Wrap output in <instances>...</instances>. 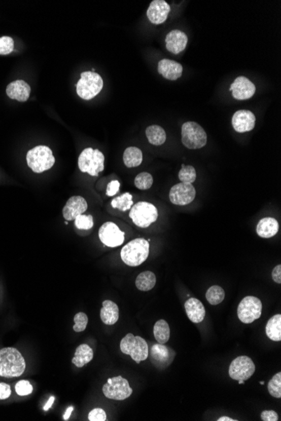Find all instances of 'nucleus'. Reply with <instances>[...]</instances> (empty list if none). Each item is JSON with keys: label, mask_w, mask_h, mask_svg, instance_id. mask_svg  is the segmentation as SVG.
Instances as JSON below:
<instances>
[{"label": "nucleus", "mask_w": 281, "mask_h": 421, "mask_svg": "<svg viewBox=\"0 0 281 421\" xmlns=\"http://www.w3.org/2000/svg\"><path fill=\"white\" fill-rule=\"evenodd\" d=\"M157 208L150 203L138 202L132 205L130 218L134 224L140 228H148L158 219Z\"/></svg>", "instance_id": "nucleus-8"}, {"label": "nucleus", "mask_w": 281, "mask_h": 421, "mask_svg": "<svg viewBox=\"0 0 281 421\" xmlns=\"http://www.w3.org/2000/svg\"><path fill=\"white\" fill-rule=\"evenodd\" d=\"M237 382H238V384H239V385H243V384H244L245 382V381H243V380H238Z\"/></svg>", "instance_id": "nucleus-48"}, {"label": "nucleus", "mask_w": 281, "mask_h": 421, "mask_svg": "<svg viewBox=\"0 0 281 421\" xmlns=\"http://www.w3.org/2000/svg\"><path fill=\"white\" fill-rule=\"evenodd\" d=\"M15 48L14 40L10 36L0 37V55L11 53Z\"/></svg>", "instance_id": "nucleus-38"}, {"label": "nucleus", "mask_w": 281, "mask_h": 421, "mask_svg": "<svg viewBox=\"0 0 281 421\" xmlns=\"http://www.w3.org/2000/svg\"><path fill=\"white\" fill-rule=\"evenodd\" d=\"M54 401L55 397H50L49 400L47 401V404H46V405H45L44 408H43V409H44L45 411H47V410H49V409H51V407L52 406V404H53Z\"/></svg>", "instance_id": "nucleus-45"}, {"label": "nucleus", "mask_w": 281, "mask_h": 421, "mask_svg": "<svg viewBox=\"0 0 281 421\" xmlns=\"http://www.w3.org/2000/svg\"><path fill=\"white\" fill-rule=\"evenodd\" d=\"M229 91H232V97L235 99L246 100L254 96L256 88L249 79L241 76L235 79L230 87Z\"/></svg>", "instance_id": "nucleus-15"}, {"label": "nucleus", "mask_w": 281, "mask_h": 421, "mask_svg": "<svg viewBox=\"0 0 281 421\" xmlns=\"http://www.w3.org/2000/svg\"><path fill=\"white\" fill-rule=\"evenodd\" d=\"M120 186H121V184L117 180H113L111 182H109L107 190H106V195H108L110 197L115 196L118 193Z\"/></svg>", "instance_id": "nucleus-41"}, {"label": "nucleus", "mask_w": 281, "mask_h": 421, "mask_svg": "<svg viewBox=\"0 0 281 421\" xmlns=\"http://www.w3.org/2000/svg\"><path fill=\"white\" fill-rule=\"evenodd\" d=\"M158 71L164 79L175 81L182 76V65L173 60L163 59L158 62Z\"/></svg>", "instance_id": "nucleus-20"}, {"label": "nucleus", "mask_w": 281, "mask_h": 421, "mask_svg": "<svg viewBox=\"0 0 281 421\" xmlns=\"http://www.w3.org/2000/svg\"><path fill=\"white\" fill-rule=\"evenodd\" d=\"M206 299L212 305H217L224 300V289L220 286L214 285L210 287L205 294Z\"/></svg>", "instance_id": "nucleus-32"}, {"label": "nucleus", "mask_w": 281, "mask_h": 421, "mask_svg": "<svg viewBox=\"0 0 281 421\" xmlns=\"http://www.w3.org/2000/svg\"><path fill=\"white\" fill-rule=\"evenodd\" d=\"M261 419L263 421H277L279 416L274 410H264L261 413Z\"/></svg>", "instance_id": "nucleus-42"}, {"label": "nucleus", "mask_w": 281, "mask_h": 421, "mask_svg": "<svg viewBox=\"0 0 281 421\" xmlns=\"http://www.w3.org/2000/svg\"><path fill=\"white\" fill-rule=\"evenodd\" d=\"M121 350L122 353L131 356L136 363L148 359V345L143 338L135 336L129 333L121 341Z\"/></svg>", "instance_id": "nucleus-7"}, {"label": "nucleus", "mask_w": 281, "mask_h": 421, "mask_svg": "<svg viewBox=\"0 0 281 421\" xmlns=\"http://www.w3.org/2000/svg\"><path fill=\"white\" fill-rule=\"evenodd\" d=\"M175 352L163 344H155L151 348V362L158 369H165L173 362Z\"/></svg>", "instance_id": "nucleus-14"}, {"label": "nucleus", "mask_w": 281, "mask_h": 421, "mask_svg": "<svg viewBox=\"0 0 281 421\" xmlns=\"http://www.w3.org/2000/svg\"><path fill=\"white\" fill-rule=\"evenodd\" d=\"M256 118L254 113L249 110H238L232 116V125L238 133H244L254 128Z\"/></svg>", "instance_id": "nucleus-17"}, {"label": "nucleus", "mask_w": 281, "mask_h": 421, "mask_svg": "<svg viewBox=\"0 0 281 421\" xmlns=\"http://www.w3.org/2000/svg\"><path fill=\"white\" fill-rule=\"evenodd\" d=\"M272 278L275 283L279 284L281 283V265H278L274 267L272 272Z\"/></svg>", "instance_id": "nucleus-44"}, {"label": "nucleus", "mask_w": 281, "mask_h": 421, "mask_svg": "<svg viewBox=\"0 0 281 421\" xmlns=\"http://www.w3.org/2000/svg\"><path fill=\"white\" fill-rule=\"evenodd\" d=\"M15 391L20 396H26L32 393L33 387L29 381L21 380L15 385Z\"/></svg>", "instance_id": "nucleus-39"}, {"label": "nucleus", "mask_w": 281, "mask_h": 421, "mask_svg": "<svg viewBox=\"0 0 281 421\" xmlns=\"http://www.w3.org/2000/svg\"><path fill=\"white\" fill-rule=\"evenodd\" d=\"M100 319L107 325H115L119 320V308L113 301L104 300L100 310Z\"/></svg>", "instance_id": "nucleus-24"}, {"label": "nucleus", "mask_w": 281, "mask_h": 421, "mask_svg": "<svg viewBox=\"0 0 281 421\" xmlns=\"http://www.w3.org/2000/svg\"><path fill=\"white\" fill-rule=\"evenodd\" d=\"M259 384H260V385H264V381H261V382H259Z\"/></svg>", "instance_id": "nucleus-49"}, {"label": "nucleus", "mask_w": 281, "mask_h": 421, "mask_svg": "<svg viewBox=\"0 0 281 421\" xmlns=\"http://www.w3.org/2000/svg\"><path fill=\"white\" fill-rule=\"evenodd\" d=\"M155 274L150 271L143 272L136 279V288L139 290L147 292L154 288L156 284Z\"/></svg>", "instance_id": "nucleus-30"}, {"label": "nucleus", "mask_w": 281, "mask_h": 421, "mask_svg": "<svg viewBox=\"0 0 281 421\" xmlns=\"http://www.w3.org/2000/svg\"><path fill=\"white\" fill-rule=\"evenodd\" d=\"M134 183L138 189H149L153 183V176L151 175L150 173H146V172L140 173L136 176Z\"/></svg>", "instance_id": "nucleus-34"}, {"label": "nucleus", "mask_w": 281, "mask_h": 421, "mask_svg": "<svg viewBox=\"0 0 281 421\" xmlns=\"http://www.w3.org/2000/svg\"><path fill=\"white\" fill-rule=\"evenodd\" d=\"M25 370V359L17 349L6 348L0 350V377H20Z\"/></svg>", "instance_id": "nucleus-1"}, {"label": "nucleus", "mask_w": 281, "mask_h": 421, "mask_svg": "<svg viewBox=\"0 0 281 421\" xmlns=\"http://www.w3.org/2000/svg\"><path fill=\"white\" fill-rule=\"evenodd\" d=\"M133 205V201H132V195L129 193H125L124 195L119 196V197L115 198L112 201H111V206L114 209H118L121 211H126V210H131V207Z\"/></svg>", "instance_id": "nucleus-31"}, {"label": "nucleus", "mask_w": 281, "mask_h": 421, "mask_svg": "<svg viewBox=\"0 0 281 421\" xmlns=\"http://www.w3.org/2000/svg\"><path fill=\"white\" fill-rule=\"evenodd\" d=\"M279 231V223L274 218H263L257 225V234L262 238H271Z\"/></svg>", "instance_id": "nucleus-23"}, {"label": "nucleus", "mask_w": 281, "mask_h": 421, "mask_svg": "<svg viewBox=\"0 0 281 421\" xmlns=\"http://www.w3.org/2000/svg\"><path fill=\"white\" fill-rule=\"evenodd\" d=\"M262 302L254 296H248L242 298L237 308V316L244 324H251L261 316Z\"/></svg>", "instance_id": "nucleus-10"}, {"label": "nucleus", "mask_w": 281, "mask_h": 421, "mask_svg": "<svg viewBox=\"0 0 281 421\" xmlns=\"http://www.w3.org/2000/svg\"><path fill=\"white\" fill-rule=\"evenodd\" d=\"M148 256L149 243L143 238L132 240L121 249V259L130 266H137L143 264Z\"/></svg>", "instance_id": "nucleus-2"}, {"label": "nucleus", "mask_w": 281, "mask_h": 421, "mask_svg": "<svg viewBox=\"0 0 281 421\" xmlns=\"http://www.w3.org/2000/svg\"><path fill=\"white\" fill-rule=\"evenodd\" d=\"M103 85L99 74L95 71H84L77 84V94L81 99L90 100L100 93Z\"/></svg>", "instance_id": "nucleus-4"}, {"label": "nucleus", "mask_w": 281, "mask_h": 421, "mask_svg": "<svg viewBox=\"0 0 281 421\" xmlns=\"http://www.w3.org/2000/svg\"><path fill=\"white\" fill-rule=\"evenodd\" d=\"M170 12V5L164 0H154L151 3L147 11L148 20L154 25L165 22Z\"/></svg>", "instance_id": "nucleus-16"}, {"label": "nucleus", "mask_w": 281, "mask_h": 421, "mask_svg": "<svg viewBox=\"0 0 281 421\" xmlns=\"http://www.w3.org/2000/svg\"><path fill=\"white\" fill-rule=\"evenodd\" d=\"M268 390L271 396L279 399L281 397V372H278L272 377L268 385Z\"/></svg>", "instance_id": "nucleus-35"}, {"label": "nucleus", "mask_w": 281, "mask_h": 421, "mask_svg": "<svg viewBox=\"0 0 281 421\" xmlns=\"http://www.w3.org/2000/svg\"><path fill=\"white\" fill-rule=\"evenodd\" d=\"M165 43L168 52L177 55L185 49L187 46L188 37L181 30H173L166 36Z\"/></svg>", "instance_id": "nucleus-19"}, {"label": "nucleus", "mask_w": 281, "mask_h": 421, "mask_svg": "<svg viewBox=\"0 0 281 421\" xmlns=\"http://www.w3.org/2000/svg\"><path fill=\"white\" fill-rule=\"evenodd\" d=\"M255 369V365L250 357L241 356L232 361L228 372L232 379L246 381L254 375Z\"/></svg>", "instance_id": "nucleus-11"}, {"label": "nucleus", "mask_w": 281, "mask_h": 421, "mask_svg": "<svg viewBox=\"0 0 281 421\" xmlns=\"http://www.w3.org/2000/svg\"><path fill=\"white\" fill-rule=\"evenodd\" d=\"M94 358V351L89 346L86 344H82L79 346L75 352V356L72 359L73 364L77 367H83L84 365L88 364Z\"/></svg>", "instance_id": "nucleus-25"}, {"label": "nucleus", "mask_w": 281, "mask_h": 421, "mask_svg": "<svg viewBox=\"0 0 281 421\" xmlns=\"http://www.w3.org/2000/svg\"><path fill=\"white\" fill-rule=\"evenodd\" d=\"M217 420H218V421H235V420L237 421V419H232V418H230V417L222 416V417H221V418H219V419H217Z\"/></svg>", "instance_id": "nucleus-47"}, {"label": "nucleus", "mask_w": 281, "mask_h": 421, "mask_svg": "<svg viewBox=\"0 0 281 421\" xmlns=\"http://www.w3.org/2000/svg\"><path fill=\"white\" fill-rule=\"evenodd\" d=\"M181 140L185 147L200 149L207 143V135L204 129L195 122H186L181 129Z\"/></svg>", "instance_id": "nucleus-6"}, {"label": "nucleus", "mask_w": 281, "mask_h": 421, "mask_svg": "<svg viewBox=\"0 0 281 421\" xmlns=\"http://www.w3.org/2000/svg\"><path fill=\"white\" fill-rule=\"evenodd\" d=\"M153 334L158 343L165 344L168 342L170 338V328L167 321L164 320L157 321L153 327Z\"/></svg>", "instance_id": "nucleus-28"}, {"label": "nucleus", "mask_w": 281, "mask_h": 421, "mask_svg": "<svg viewBox=\"0 0 281 421\" xmlns=\"http://www.w3.org/2000/svg\"><path fill=\"white\" fill-rule=\"evenodd\" d=\"M88 419L89 421H106L107 416H106V413L104 409L96 408L89 412Z\"/></svg>", "instance_id": "nucleus-40"}, {"label": "nucleus", "mask_w": 281, "mask_h": 421, "mask_svg": "<svg viewBox=\"0 0 281 421\" xmlns=\"http://www.w3.org/2000/svg\"><path fill=\"white\" fill-rule=\"evenodd\" d=\"M6 94L10 99L20 102L27 101L30 97V87L25 81L17 80L8 85Z\"/></svg>", "instance_id": "nucleus-21"}, {"label": "nucleus", "mask_w": 281, "mask_h": 421, "mask_svg": "<svg viewBox=\"0 0 281 421\" xmlns=\"http://www.w3.org/2000/svg\"><path fill=\"white\" fill-rule=\"evenodd\" d=\"M196 191L192 184L180 182L171 187L169 200L173 205H189L195 200Z\"/></svg>", "instance_id": "nucleus-13"}, {"label": "nucleus", "mask_w": 281, "mask_h": 421, "mask_svg": "<svg viewBox=\"0 0 281 421\" xmlns=\"http://www.w3.org/2000/svg\"><path fill=\"white\" fill-rule=\"evenodd\" d=\"M103 393L108 399L125 400L132 394V389L126 378L118 376L108 378L107 382L103 386Z\"/></svg>", "instance_id": "nucleus-9"}, {"label": "nucleus", "mask_w": 281, "mask_h": 421, "mask_svg": "<svg viewBox=\"0 0 281 421\" xmlns=\"http://www.w3.org/2000/svg\"><path fill=\"white\" fill-rule=\"evenodd\" d=\"M266 335L273 341L281 340V316L275 315L269 319L267 323Z\"/></svg>", "instance_id": "nucleus-27"}, {"label": "nucleus", "mask_w": 281, "mask_h": 421, "mask_svg": "<svg viewBox=\"0 0 281 421\" xmlns=\"http://www.w3.org/2000/svg\"><path fill=\"white\" fill-rule=\"evenodd\" d=\"M11 389L10 385L5 382L0 384V399H6L10 396Z\"/></svg>", "instance_id": "nucleus-43"}, {"label": "nucleus", "mask_w": 281, "mask_h": 421, "mask_svg": "<svg viewBox=\"0 0 281 421\" xmlns=\"http://www.w3.org/2000/svg\"><path fill=\"white\" fill-rule=\"evenodd\" d=\"M26 161L29 168L34 173H41L53 167L55 158L48 146L37 145L28 151Z\"/></svg>", "instance_id": "nucleus-3"}, {"label": "nucleus", "mask_w": 281, "mask_h": 421, "mask_svg": "<svg viewBox=\"0 0 281 421\" xmlns=\"http://www.w3.org/2000/svg\"><path fill=\"white\" fill-rule=\"evenodd\" d=\"M123 161L127 168H136L143 163V152L135 146L126 148L123 155Z\"/></svg>", "instance_id": "nucleus-26"}, {"label": "nucleus", "mask_w": 281, "mask_h": 421, "mask_svg": "<svg viewBox=\"0 0 281 421\" xmlns=\"http://www.w3.org/2000/svg\"><path fill=\"white\" fill-rule=\"evenodd\" d=\"M99 240L109 247H117L123 244L125 233L113 222H106L99 231Z\"/></svg>", "instance_id": "nucleus-12"}, {"label": "nucleus", "mask_w": 281, "mask_h": 421, "mask_svg": "<svg viewBox=\"0 0 281 421\" xmlns=\"http://www.w3.org/2000/svg\"><path fill=\"white\" fill-rule=\"evenodd\" d=\"M88 209V204L86 200L81 196H73L67 200L65 205L62 214L66 220H74L77 216L84 214Z\"/></svg>", "instance_id": "nucleus-18"}, {"label": "nucleus", "mask_w": 281, "mask_h": 421, "mask_svg": "<svg viewBox=\"0 0 281 421\" xmlns=\"http://www.w3.org/2000/svg\"><path fill=\"white\" fill-rule=\"evenodd\" d=\"M74 408L73 406H70L67 408V410L65 412L64 415H63V419L64 420H67V419H69L70 415H71L72 413L74 411Z\"/></svg>", "instance_id": "nucleus-46"}, {"label": "nucleus", "mask_w": 281, "mask_h": 421, "mask_svg": "<svg viewBox=\"0 0 281 421\" xmlns=\"http://www.w3.org/2000/svg\"><path fill=\"white\" fill-rule=\"evenodd\" d=\"M74 320L75 323V325H74V330L75 332L84 331L86 329L88 322H89L88 316L86 314L83 313V312L77 314L76 316H74Z\"/></svg>", "instance_id": "nucleus-37"}, {"label": "nucleus", "mask_w": 281, "mask_h": 421, "mask_svg": "<svg viewBox=\"0 0 281 421\" xmlns=\"http://www.w3.org/2000/svg\"><path fill=\"white\" fill-rule=\"evenodd\" d=\"M179 178L181 182L192 184L196 179V171L192 166H185L183 164L182 168L179 173Z\"/></svg>", "instance_id": "nucleus-33"}, {"label": "nucleus", "mask_w": 281, "mask_h": 421, "mask_svg": "<svg viewBox=\"0 0 281 421\" xmlns=\"http://www.w3.org/2000/svg\"><path fill=\"white\" fill-rule=\"evenodd\" d=\"M185 311L187 316L193 323L198 324L202 322L205 319V310L203 303L195 298H189L185 303Z\"/></svg>", "instance_id": "nucleus-22"}, {"label": "nucleus", "mask_w": 281, "mask_h": 421, "mask_svg": "<svg viewBox=\"0 0 281 421\" xmlns=\"http://www.w3.org/2000/svg\"><path fill=\"white\" fill-rule=\"evenodd\" d=\"M75 226L79 229H90L94 226V219L92 215L80 214L75 219Z\"/></svg>", "instance_id": "nucleus-36"}, {"label": "nucleus", "mask_w": 281, "mask_h": 421, "mask_svg": "<svg viewBox=\"0 0 281 421\" xmlns=\"http://www.w3.org/2000/svg\"><path fill=\"white\" fill-rule=\"evenodd\" d=\"M146 135L150 144L154 145H163L167 138L165 131L161 126L156 125L148 127L146 130Z\"/></svg>", "instance_id": "nucleus-29"}, {"label": "nucleus", "mask_w": 281, "mask_h": 421, "mask_svg": "<svg viewBox=\"0 0 281 421\" xmlns=\"http://www.w3.org/2000/svg\"><path fill=\"white\" fill-rule=\"evenodd\" d=\"M104 154L99 150L86 148L79 158V168L82 173H89L93 177H98L104 171Z\"/></svg>", "instance_id": "nucleus-5"}]
</instances>
